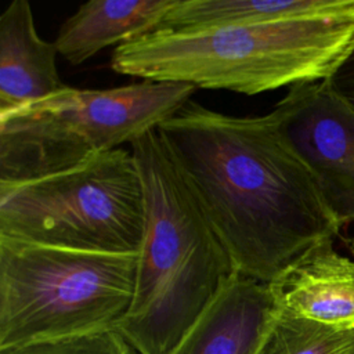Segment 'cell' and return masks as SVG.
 <instances>
[{
    "instance_id": "3",
    "label": "cell",
    "mask_w": 354,
    "mask_h": 354,
    "mask_svg": "<svg viewBox=\"0 0 354 354\" xmlns=\"http://www.w3.org/2000/svg\"><path fill=\"white\" fill-rule=\"evenodd\" d=\"M354 44V8L263 25L158 29L115 47L111 68L153 82L254 95L328 79Z\"/></svg>"
},
{
    "instance_id": "2",
    "label": "cell",
    "mask_w": 354,
    "mask_h": 354,
    "mask_svg": "<svg viewBox=\"0 0 354 354\" xmlns=\"http://www.w3.org/2000/svg\"><path fill=\"white\" fill-rule=\"evenodd\" d=\"M130 149L144 188L145 232L133 301L116 332L137 354H169L236 271L159 133Z\"/></svg>"
},
{
    "instance_id": "5",
    "label": "cell",
    "mask_w": 354,
    "mask_h": 354,
    "mask_svg": "<svg viewBox=\"0 0 354 354\" xmlns=\"http://www.w3.org/2000/svg\"><path fill=\"white\" fill-rule=\"evenodd\" d=\"M187 83L141 80L113 88H73L0 115V184L75 169L156 130L192 97Z\"/></svg>"
},
{
    "instance_id": "4",
    "label": "cell",
    "mask_w": 354,
    "mask_h": 354,
    "mask_svg": "<svg viewBox=\"0 0 354 354\" xmlns=\"http://www.w3.org/2000/svg\"><path fill=\"white\" fill-rule=\"evenodd\" d=\"M138 253L0 236V350L116 330L133 301Z\"/></svg>"
},
{
    "instance_id": "1",
    "label": "cell",
    "mask_w": 354,
    "mask_h": 354,
    "mask_svg": "<svg viewBox=\"0 0 354 354\" xmlns=\"http://www.w3.org/2000/svg\"><path fill=\"white\" fill-rule=\"evenodd\" d=\"M235 271L272 282L342 228L270 115L239 118L192 100L156 129Z\"/></svg>"
},
{
    "instance_id": "9",
    "label": "cell",
    "mask_w": 354,
    "mask_h": 354,
    "mask_svg": "<svg viewBox=\"0 0 354 354\" xmlns=\"http://www.w3.org/2000/svg\"><path fill=\"white\" fill-rule=\"evenodd\" d=\"M275 311L270 283L234 272L169 354H253Z\"/></svg>"
},
{
    "instance_id": "11",
    "label": "cell",
    "mask_w": 354,
    "mask_h": 354,
    "mask_svg": "<svg viewBox=\"0 0 354 354\" xmlns=\"http://www.w3.org/2000/svg\"><path fill=\"white\" fill-rule=\"evenodd\" d=\"M177 3L178 0L86 1L62 24L54 44L69 64H83L106 47L158 30Z\"/></svg>"
},
{
    "instance_id": "14",
    "label": "cell",
    "mask_w": 354,
    "mask_h": 354,
    "mask_svg": "<svg viewBox=\"0 0 354 354\" xmlns=\"http://www.w3.org/2000/svg\"><path fill=\"white\" fill-rule=\"evenodd\" d=\"M0 354H137L116 330L0 350Z\"/></svg>"
},
{
    "instance_id": "6",
    "label": "cell",
    "mask_w": 354,
    "mask_h": 354,
    "mask_svg": "<svg viewBox=\"0 0 354 354\" xmlns=\"http://www.w3.org/2000/svg\"><path fill=\"white\" fill-rule=\"evenodd\" d=\"M144 188L131 149L118 148L40 180L0 184V236L101 253H140Z\"/></svg>"
},
{
    "instance_id": "15",
    "label": "cell",
    "mask_w": 354,
    "mask_h": 354,
    "mask_svg": "<svg viewBox=\"0 0 354 354\" xmlns=\"http://www.w3.org/2000/svg\"><path fill=\"white\" fill-rule=\"evenodd\" d=\"M325 82L333 93L354 109V44Z\"/></svg>"
},
{
    "instance_id": "10",
    "label": "cell",
    "mask_w": 354,
    "mask_h": 354,
    "mask_svg": "<svg viewBox=\"0 0 354 354\" xmlns=\"http://www.w3.org/2000/svg\"><path fill=\"white\" fill-rule=\"evenodd\" d=\"M57 54L54 41L39 36L29 1H11L0 17V115L68 87L58 75Z\"/></svg>"
},
{
    "instance_id": "13",
    "label": "cell",
    "mask_w": 354,
    "mask_h": 354,
    "mask_svg": "<svg viewBox=\"0 0 354 354\" xmlns=\"http://www.w3.org/2000/svg\"><path fill=\"white\" fill-rule=\"evenodd\" d=\"M253 354H354V329H335L277 308Z\"/></svg>"
},
{
    "instance_id": "7",
    "label": "cell",
    "mask_w": 354,
    "mask_h": 354,
    "mask_svg": "<svg viewBox=\"0 0 354 354\" xmlns=\"http://www.w3.org/2000/svg\"><path fill=\"white\" fill-rule=\"evenodd\" d=\"M268 115L339 224L354 221V109L318 80L292 86Z\"/></svg>"
},
{
    "instance_id": "12",
    "label": "cell",
    "mask_w": 354,
    "mask_h": 354,
    "mask_svg": "<svg viewBox=\"0 0 354 354\" xmlns=\"http://www.w3.org/2000/svg\"><path fill=\"white\" fill-rule=\"evenodd\" d=\"M354 0H178L159 29L202 30L346 12Z\"/></svg>"
},
{
    "instance_id": "8",
    "label": "cell",
    "mask_w": 354,
    "mask_h": 354,
    "mask_svg": "<svg viewBox=\"0 0 354 354\" xmlns=\"http://www.w3.org/2000/svg\"><path fill=\"white\" fill-rule=\"evenodd\" d=\"M277 308L340 330L354 329V261L324 239L270 282Z\"/></svg>"
}]
</instances>
